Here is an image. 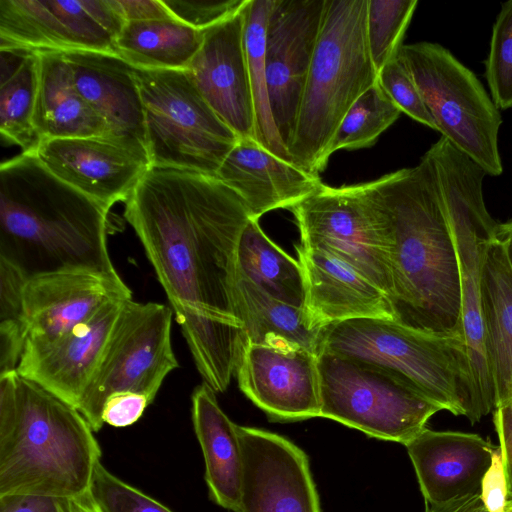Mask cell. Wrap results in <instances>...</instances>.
Masks as SVG:
<instances>
[{
    "mask_svg": "<svg viewBox=\"0 0 512 512\" xmlns=\"http://www.w3.org/2000/svg\"><path fill=\"white\" fill-rule=\"evenodd\" d=\"M215 177L241 198L254 219L291 209L324 186L319 175L277 157L252 138L239 139Z\"/></svg>",
    "mask_w": 512,
    "mask_h": 512,
    "instance_id": "cell-24",
    "label": "cell"
},
{
    "mask_svg": "<svg viewBox=\"0 0 512 512\" xmlns=\"http://www.w3.org/2000/svg\"><path fill=\"white\" fill-rule=\"evenodd\" d=\"M57 512H102L90 492L82 495L58 499Z\"/></svg>",
    "mask_w": 512,
    "mask_h": 512,
    "instance_id": "cell-47",
    "label": "cell"
},
{
    "mask_svg": "<svg viewBox=\"0 0 512 512\" xmlns=\"http://www.w3.org/2000/svg\"><path fill=\"white\" fill-rule=\"evenodd\" d=\"M124 23L109 0H0V47L116 54Z\"/></svg>",
    "mask_w": 512,
    "mask_h": 512,
    "instance_id": "cell-13",
    "label": "cell"
},
{
    "mask_svg": "<svg viewBox=\"0 0 512 512\" xmlns=\"http://www.w3.org/2000/svg\"><path fill=\"white\" fill-rule=\"evenodd\" d=\"M320 417L369 437L406 445L443 410L408 382L374 364L321 351Z\"/></svg>",
    "mask_w": 512,
    "mask_h": 512,
    "instance_id": "cell-10",
    "label": "cell"
},
{
    "mask_svg": "<svg viewBox=\"0 0 512 512\" xmlns=\"http://www.w3.org/2000/svg\"><path fill=\"white\" fill-rule=\"evenodd\" d=\"M248 0H162L172 16L197 30H206L238 14Z\"/></svg>",
    "mask_w": 512,
    "mask_h": 512,
    "instance_id": "cell-38",
    "label": "cell"
},
{
    "mask_svg": "<svg viewBox=\"0 0 512 512\" xmlns=\"http://www.w3.org/2000/svg\"><path fill=\"white\" fill-rule=\"evenodd\" d=\"M377 180L387 218L394 321L465 342L458 257L430 163L423 156L418 165Z\"/></svg>",
    "mask_w": 512,
    "mask_h": 512,
    "instance_id": "cell-2",
    "label": "cell"
},
{
    "mask_svg": "<svg viewBox=\"0 0 512 512\" xmlns=\"http://www.w3.org/2000/svg\"><path fill=\"white\" fill-rule=\"evenodd\" d=\"M507 494V480L498 446L494 451L492 464L483 478L480 495L489 512H505Z\"/></svg>",
    "mask_w": 512,
    "mask_h": 512,
    "instance_id": "cell-41",
    "label": "cell"
},
{
    "mask_svg": "<svg viewBox=\"0 0 512 512\" xmlns=\"http://www.w3.org/2000/svg\"><path fill=\"white\" fill-rule=\"evenodd\" d=\"M173 311L164 304L124 302L101 361L77 407L94 432L104 425L106 400L119 392L152 403L165 377L178 367L171 344Z\"/></svg>",
    "mask_w": 512,
    "mask_h": 512,
    "instance_id": "cell-12",
    "label": "cell"
},
{
    "mask_svg": "<svg viewBox=\"0 0 512 512\" xmlns=\"http://www.w3.org/2000/svg\"><path fill=\"white\" fill-rule=\"evenodd\" d=\"M312 329L361 318L394 320L387 294L350 264L321 249L296 245Z\"/></svg>",
    "mask_w": 512,
    "mask_h": 512,
    "instance_id": "cell-21",
    "label": "cell"
},
{
    "mask_svg": "<svg viewBox=\"0 0 512 512\" xmlns=\"http://www.w3.org/2000/svg\"><path fill=\"white\" fill-rule=\"evenodd\" d=\"M56 498L11 494L0 496V512H57Z\"/></svg>",
    "mask_w": 512,
    "mask_h": 512,
    "instance_id": "cell-45",
    "label": "cell"
},
{
    "mask_svg": "<svg viewBox=\"0 0 512 512\" xmlns=\"http://www.w3.org/2000/svg\"><path fill=\"white\" fill-rule=\"evenodd\" d=\"M290 210L299 245L336 255L390 297L388 227L378 180L338 188L324 184Z\"/></svg>",
    "mask_w": 512,
    "mask_h": 512,
    "instance_id": "cell-11",
    "label": "cell"
},
{
    "mask_svg": "<svg viewBox=\"0 0 512 512\" xmlns=\"http://www.w3.org/2000/svg\"><path fill=\"white\" fill-rule=\"evenodd\" d=\"M404 446L431 505L479 495L496 449L477 434L428 428Z\"/></svg>",
    "mask_w": 512,
    "mask_h": 512,
    "instance_id": "cell-22",
    "label": "cell"
},
{
    "mask_svg": "<svg viewBox=\"0 0 512 512\" xmlns=\"http://www.w3.org/2000/svg\"><path fill=\"white\" fill-rule=\"evenodd\" d=\"M124 22L175 19L162 0H109Z\"/></svg>",
    "mask_w": 512,
    "mask_h": 512,
    "instance_id": "cell-43",
    "label": "cell"
},
{
    "mask_svg": "<svg viewBox=\"0 0 512 512\" xmlns=\"http://www.w3.org/2000/svg\"><path fill=\"white\" fill-rule=\"evenodd\" d=\"M151 166L215 176L239 137L213 111L187 70L135 68Z\"/></svg>",
    "mask_w": 512,
    "mask_h": 512,
    "instance_id": "cell-8",
    "label": "cell"
},
{
    "mask_svg": "<svg viewBox=\"0 0 512 512\" xmlns=\"http://www.w3.org/2000/svg\"><path fill=\"white\" fill-rule=\"evenodd\" d=\"M150 404V400L139 393H115L104 404L102 421L116 428L131 426L141 418Z\"/></svg>",
    "mask_w": 512,
    "mask_h": 512,
    "instance_id": "cell-40",
    "label": "cell"
},
{
    "mask_svg": "<svg viewBox=\"0 0 512 512\" xmlns=\"http://www.w3.org/2000/svg\"><path fill=\"white\" fill-rule=\"evenodd\" d=\"M378 82L401 112L436 130L435 122L399 53L380 70Z\"/></svg>",
    "mask_w": 512,
    "mask_h": 512,
    "instance_id": "cell-37",
    "label": "cell"
},
{
    "mask_svg": "<svg viewBox=\"0 0 512 512\" xmlns=\"http://www.w3.org/2000/svg\"><path fill=\"white\" fill-rule=\"evenodd\" d=\"M38 71L39 56L31 50L16 70L0 75V133L24 154H33L40 143L33 125Z\"/></svg>",
    "mask_w": 512,
    "mask_h": 512,
    "instance_id": "cell-32",
    "label": "cell"
},
{
    "mask_svg": "<svg viewBox=\"0 0 512 512\" xmlns=\"http://www.w3.org/2000/svg\"><path fill=\"white\" fill-rule=\"evenodd\" d=\"M367 6L368 0H326L288 146L292 163L311 174L325 170L344 116L378 80L367 41Z\"/></svg>",
    "mask_w": 512,
    "mask_h": 512,
    "instance_id": "cell-5",
    "label": "cell"
},
{
    "mask_svg": "<svg viewBox=\"0 0 512 512\" xmlns=\"http://www.w3.org/2000/svg\"><path fill=\"white\" fill-rule=\"evenodd\" d=\"M432 168L452 231L460 272L464 339L472 384L471 423L495 408L487 367L481 300L486 249L496 238L499 223L489 214L483 197L485 170L444 137L423 155Z\"/></svg>",
    "mask_w": 512,
    "mask_h": 512,
    "instance_id": "cell-6",
    "label": "cell"
},
{
    "mask_svg": "<svg viewBox=\"0 0 512 512\" xmlns=\"http://www.w3.org/2000/svg\"><path fill=\"white\" fill-rule=\"evenodd\" d=\"M325 6L326 0H274L268 17L267 87L274 122L287 150L294 134Z\"/></svg>",
    "mask_w": 512,
    "mask_h": 512,
    "instance_id": "cell-14",
    "label": "cell"
},
{
    "mask_svg": "<svg viewBox=\"0 0 512 512\" xmlns=\"http://www.w3.org/2000/svg\"><path fill=\"white\" fill-rule=\"evenodd\" d=\"M77 408L17 371L0 375V496L66 499L89 491L101 462Z\"/></svg>",
    "mask_w": 512,
    "mask_h": 512,
    "instance_id": "cell-4",
    "label": "cell"
},
{
    "mask_svg": "<svg viewBox=\"0 0 512 512\" xmlns=\"http://www.w3.org/2000/svg\"><path fill=\"white\" fill-rule=\"evenodd\" d=\"M204 31L176 19L125 22L116 38V54L135 68L188 70Z\"/></svg>",
    "mask_w": 512,
    "mask_h": 512,
    "instance_id": "cell-29",
    "label": "cell"
},
{
    "mask_svg": "<svg viewBox=\"0 0 512 512\" xmlns=\"http://www.w3.org/2000/svg\"><path fill=\"white\" fill-rule=\"evenodd\" d=\"M109 210L21 153L0 166V258L28 279L69 271L120 277L107 247Z\"/></svg>",
    "mask_w": 512,
    "mask_h": 512,
    "instance_id": "cell-3",
    "label": "cell"
},
{
    "mask_svg": "<svg viewBox=\"0 0 512 512\" xmlns=\"http://www.w3.org/2000/svg\"><path fill=\"white\" fill-rule=\"evenodd\" d=\"M241 391L272 421L320 417L318 355L296 346L247 342L236 373Z\"/></svg>",
    "mask_w": 512,
    "mask_h": 512,
    "instance_id": "cell-16",
    "label": "cell"
},
{
    "mask_svg": "<svg viewBox=\"0 0 512 512\" xmlns=\"http://www.w3.org/2000/svg\"><path fill=\"white\" fill-rule=\"evenodd\" d=\"M124 203L198 371L225 391L248 342L235 308L247 207L215 176L163 166H151Z\"/></svg>",
    "mask_w": 512,
    "mask_h": 512,
    "instance_id": "cell-1",
    "label": "cell"
},
{
    "mask_svg": "<svg viewBox=\"0 0 512 512\" xmlns=\"http://www.w3.org/2000/svg\"><path fill=\"white\" fill-rule=\"evenodd\" d=\"M205 382L192 394V422L205 462V481L211 500L233 512L242 511L244 456L238 425L218 404Z\"/></svg>",
    "mask_w": 512,
    "mask_h": 512,
    "instance_id": "cell-25",
    "label": "cell"
},
{
    "mask_svg": "<svg viewBox=\"0 0 512 512\" xmlns=\"http://www.w3.org/2000/svg\"><path fill=\"white\" fill-rule=\"evenodd\" d=\"M485 78L496 107L512 109V0L501 4L493 25Z\"/></svg>",
    "mask_w": 512,
    "mask_h": 512,
    "instance_id": "cell-35",
    "label": "cell"
},
{
    "mask_svg": "<svg viewBox=\"0 0 512 512\" xmlns=\"http://www.w3.org/2000/svg\"><path fill=\"white\" fill-rule=\"evenodd\" d=\"M116 298H132L121 277L69 271L30 278L23 294L25 343H51Z\"/></svg>",
    "mask_w": 512,
    "mask_h": 512,
    "instance_id": "cell-20",
    "label": "cell"
},
{
    "mask_svg": "<svg viewBox=\"0 0 512 512\" xmlns=\"http://www.w3.org/2000/svg\"><path fill=\"white\" fill-rule=\"evenodd\" d=\"M236 273L273 298L304 308L305 281L298 260L290 257L249 218L236 249Z\"/></svg>",
    "mask_w": 512,
    "mask_h": 512,
    "instance_id": "cell-30",
    "label": "cell"
},
{
    "mask_svg": "<svg viewBox=\"0 0 512 512\" xmlns=\"http://www.w3.org/2000/svg\"><path fill=\"white\" fill-rule=\"evenodd\" d=\"M57 178L111 208L151 167L147 155L104 137L43 140L33 153Z\"/></svg>",
    "mask_w": 512,
    "mask_h": 512,
    "instance_id": "cell-17",
    "label": "cell"
},
{
    "mask_svg": "<svg viewBox=\"0 0 512 512\" xmlns=\"http://www.w3.org/2000/svg\"><path fill=\"white\" fill-rule=\"evenodd\" d=\"M401 113L377 80L344 116L331 145V155L341 149L356 150L374 145Z\"/></svg>",
    "mask_w": 512,
    "mask_h": 512,
    "instance_id": "cell-33",
    "label": "cell"
},
{
    "mask_svg": "<svg viewBox=\"0 0 512 512\" xmlns=\"http://www.w3.org/2000/svg\"><path fill=\"white\" fill-rule=\"evenodd\" d=\"M505 512H512V503H506Z\"/></svg>",
    "mask_w": 512,
    "mask_h": 512,
    "instance_id": "cell-49",
    "label": "cell"
},
{
    "mask_svg": "<svg viewBox=\"0 0 512 512\" xmlns=\"http://www.w3.org/2000/svg\"><path fill=\"white\" fill-rule=\"evenodd\" d=\"M321 351L384 368L443 410L471 417V374L463 340L423 333L394 320L361 318L324 327Z\"/></svg>",
    "mask_w": 512,
    "mask_h": 512,
    "instance_id": "cell-7",
    "label": "cell"
},
{
    "mask_svg": "<svg viewBox=\"0 0 512 512\" xmlns=\"http://www.w3.org/2000/svg\"><path fill=\"white\" fill-rule=\"evenodd\" d=\"M89 492L102 512H174L114 475L102 462L94 471Z\"/></svg>",
    "mask_w": 512,
    "mask_h": 512,
    "instance_id": "cell-36",
    "label": "cell"
},
{
    "mask_svg": "<svg viewBox=\"0 0 512 512\" xmlns=\"http://www.w3.org/2000/svg\"><path fill=\"white\" fill-rule=\"evenodd\" d=\"M481 300L485 354L496 408L512 398V269L497 236L486 249Z\"/></svg>",
    "mask_w": 512,
    "mask_h": 512,
    "instance_id": "cell-27",
    "label": "cell"
},
{
    "mask_svg": "<svg viewBox=\"0 0 512 512\" xmlns=\"http://www.w3.org/2000/svg\"><path fill=\"white\" fill-rule=\"evenodd\" d=\"M187 71L209 106L239 139L255 140L243 9L204 30L202 45Z\"/></svg>",
    "mask_w": 512,
    "mask_h": 512,
    "instance_id": "cell-19",
    "label": "cell"
},
{
    "mask_svg": "<svg viewBox=\"0 0 512 512\" xmlns=\"http://www.w3.org/2000/svg\"><path fill=\"white\" fill-rule=\"evenodd\" d=\"M417 0H368L367 41L377 73L402 47Z\"/></svg>",
    "mask_w": 512,
    "mask_h": 512,
    "instance_id": "cell-34",
    "label": "cell"
},
{
    "mask_svg": "<svg viewBox=\"0 0 512 512\" xmlns=\"http://www.w3.org/2000/svg\"><path fill=\"white\" fill-rule=\"evenodd\" d=\"M38 88L33 125L41 141L62 138L112 139L105 121L79 93L60 51H37Z\"/></svg>",
    "mask_w": 512,
    "mask_h": 512,
    "instance_id": "cell-26",
    "label": "cell"
},
{
    "mask_svg": "<svg viewBox=\"0 0 512 512\" xmlns=\"http://www.w3.org/2000/svg\"><path fill=\"white\" fill-rule=\"evenodd\" d=\"M79 93L105 121L112 139L149 157L135 67L115 53L63 52Z\"/></svg>",
    "mask_w": 512,
    "mask_h": 512,
    "instance_id": "cell-23",
    "label": "cell"
},
{
    "mask_svg": "<svg viewBox=\"0 0 512 512\" xmlns=\"http://www.w3.org/2000/svg\"><path fill=\"white\" fill-rule=\"evenodd\" d=\"M506 503H512V491H510L508 494H507V502Z\"/></svg>",
    "mask_w": 512,
    "mask_h": 512,
    "instance_id": "cell-50",
    "label": "cell"
},
{
    "mask_svg": "<svg viewBox=\"0 0 512 512\" xmlns=\"http://www.w3.org/2000/svg\"><path fill=\"white\" fill-rule=\"evenodd\" d=\"M28 278L0 258V322H22L23 294Z\"/></svg>",
    "mask_w": 512,
    "mask_h": 512,
    "instance_id": "cell-39",
    "label": "cell"
},
{
    "mask_svg": "<svg viewBox=\"0 0 512 512\" xmlns=\"http://www.w3.org/2000/svg\"><path fill=\"white\" fill-rule=\"evenodd\" d=\"M128 299L108 301L91 318L51 343H25L17 372L77 408Z\"/></svg>",
    "mask_w": 512,
    "mask_h": 512,
    "instance_id": "cell-18",
    "label": "cell"
},
{
    "mask_svg": "<svg viewBox=\"0 0 512 512\" xmlns=\"http://www.w3.org/2000/svg\"><path fill=\"white\" fill-rule=\"evenodd\" d=\"M26 333L20 321L0 322V375L17 371Z\"/></svg>",
    "mask_w": 512,
    "mask_h": 512,
    "instance_id": "cell-42",
    "label": "cell"
},
{
    "mask_svg": "<svg viewBox=\"0 0 512 512\" xmlns=\"http://www.w3.org/2000/svg\"><path fill=\"white\" fill-rule=\"evenodd\" d=\"M493 421L500 441L509 493L512 491V398L493 410Z\"/></svg>",
    "mask_w": 512,
    "mask_h": 512,
    "instance_id": "cell-44",
    "label": "cell"
},
{
    "mask_svg": "<svg viewBox=\"0 0 512 512\" xmlns=\"http://www.w3.org/2000/svg\"><path fill=\"white\" fill-rule=\"evenodd\" d=\"M425 512H489V510L479 494L442 504H427Z\"/></svg>",
    "mask_w": 512,
    "mask_h": 512,
    "instance_id": "cell-46",
    "label": "cell"
},
{
    "mask_svg": "<svg viewBox=\"0 0 512 512\" xmlns=\"http://www.w3.org/2000/svg\"><path fill=\"white\" fill-rule=\"evenodd\" d=\"M235 308L249 343L296 346L319 354L323 328H310L304 308L273 298L237 273Z\"/></svg>",
    "mask_w": 512,
    "mask_h": 512,
    "instance_id": "cell-28",
    "label": "cell"
},
{
    "mask_svg": "<svg viewBox=\"0 0 512 512\" xmlns=\"http://www.w3.org/2000/svg\"><path fill=\"white\" fill-rule=\"evenodd\" d=\"M244 481L241 512H321L307 454L279 434L238 425Z\"/></svg>",
    "mask_w": 512,
    "mask_h": 512,
    "instance_id": "cell-15",
    "label": "cell"
},
{
    "mask_svg": "<svg viewBox=\"0 0 512 512\" xmlns=\"http://www.w3.org/2000/svg\"><path fill=\"white\" fill-rule=\"evenodd\" d=\"M273 2L274 0H248L243 8L244 43L254 105L255 140L277 157L292 162L274 122L266 79V29Z\"/></svg>",
    "mask_w": 512,
    "mask_h": 512,
    "instance_id": "cell-31",
    "label": "cell"
},
{
    "mask_svg": "<svg viewBox=\"0 0 512 512\" xmlns=\"http://www.w3.org/2000/svg\"><path fill=\"white\" fill-rule=\"evenodd\" d=\"M497 238L504 246L508 262L512 269V219L505 223H499Z\"/></svg>",
    "mask_w": 512,
    "mask_h": 512,
    "instance_id": "cell-48",
    "label": "cell"
},
{
    "mask_svg": "<svg viewBox=\"0 0 512 512\" xmlns=\"http://www.w3.org/2000/svg\"><path fill=\"white\" fill-rule=\"evenodd\" d=\"M399 56L419 89L436 130L487 175H501L498 135L502 116L474 72L438 43L403 44Z\"/></svg>",
    "mask_w": 512,
    "mask_h": 512,
    "instance_id": "cell-9",
    "label": "cell"
}]
</instances>
